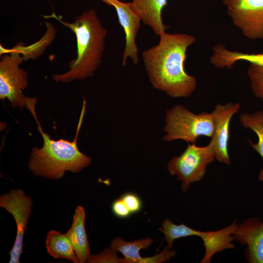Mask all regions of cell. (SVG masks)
Returning <instances> with one entry per match:
<instances>
[{
    "label": "cell",
    "mask_w": 263,
    "mask_h": 263,
    "mask_svg": "<svg viewBox=\"0 0 263 263\" xmlns=\"http://www.w3.org/2000/svg\"><path fill=\"white\" fill-rule=\"evenodd\" d=\"M102 1L106 3L107 5L110 6H113V2L116 0H101Z\"/></svg>",
    "instance_id": "obj_24"
},
{
    "label": "cell",
    "mask_w": 263,
    "mask_h": 263,
    "mask_svg": "<svg viewBox=\"0 0 263 263\" xmlns=\"http://www.w3.org/2000/svg\"><path fill=\"white\" fill-rule=\"evenodd\" d=\"M132 214L139 212L142 207L139 196L133 193H126L120 197Z\"/></svg>",
    "instance_id": "obj_22"
},
{
    "label": "cell",
    "mask_w": 263,
    "mask_h": 263,
    "mask_svg": "<svg viewBox=\"0 0 263 263\" xmlns=\"http://www.w3.org/2000/svg\"><path fill=\"white\" fill-rule=\"evenodd\" d=\"M240 108L239 103L217 104L211 113L213 118L214 129L209 143L212 147L215 159L219 162L226 165L231 163L228 152L230 122L232 117L238 112Z\"/></svg>",
    "instance_id": "obj_10"
},
{
    "label": "cell",
    "mask_w": 263,
    "mask_h": 263,
    "mask_svg": "<svg viewBox=\"0 0 263 263\" xmlns=\"http://www.w3.org/2000/svg\"><path fill=\"white\" fill-rule=\"evenodd\" d=\"M152 243L153 240L150 238L126 242L120 237H116L112 241L110 247L124 256V258H120V263H136L141 258L140 251L148 248Z\"/></svg>",
    "instance_id": "obj_17"
},
{
    "label": "cell",
    "mask_w": 263,
    "mask_h": 263,
    "mask_svg": "<svg viewBox=\"0 0 263 263\" xmlns=\"http://www.w3.org/2000/svg\"><path fill=\"white\" fill-rule=\"evenodd\" d=\"M85 220L84 208L78 206L73 216L71 227L66 233L80 263L87 262L91 255L85 227Z\"/></svg>",
    "instance_id": "obj_14"
},
{
    "label": "cell",
    "mask_w": 263,
    "mask_h": 263,
    "mask_svg": "<svg viewBox=\"0 0 263 263\" xmlns=\"http://www.w3.org/2000/svg\"><path fill=\"white\" fill-rule=\"evenodd\" d=\"M215 159L210 144L198 147L195 143L188 146L179 156L173 157L168 163L169 174L176 175L182 182L181 189L186 191L191 183L201 180L204 177L207 166Z\"/></svg>",
    "instance_id": "obj_6"
},
{
    "label": "cell",
    "mask_w": 263,
    "mask_h": 263,
    "mask_svg": "<svg viewBox=\"0 0 263 263\" xmlns=\"http://www.w3.org/2000/svg\"><path fill=\"white\" fill-rule=\"evenodd\" d=\"M112 209L113 214L120 218H127L132 214L121 198L113 202Z\"/></svg>",
    "instance_id": "obj_23"
},
{
    "label": "cell",
    "mask_w": 263,
    "mask_h": 263,
    "mask_svg": "<svg viewBox=\"0 0 263 263\" xmlns=\"http://www.w3.org/2000/svg\"><path fill=\"white\" fill-rule=\"evenodd\" d=\"M238 224L236 221L222 229L214 231L203 232L191 228L183 224L179 225L173 224L169 218L163 222L159 230L165 236L167 247L170 249L174 241L177 239L189 236L200 237L203 240L205 252L201 263L211 262V259L215 253L226 249L234 247L232 243L234 239L233 234Z\"/></svg>",
    "instance_id": "obj_5"
},
{
    "label": "cell",
    "mask_w": 263,
    "mask_h": 263,
    "mask_svg": "<svg viewBox=\"0 0 263 263\" xmlns=\"http://www.w3.org/2000/svg\"><path fill=\"white\" fill-rule=\"evenodd\" d=\"M57 19L70 28L76 38V58L69 64L68 71L53 76L56 82H69L92 76L101 64L107 30L94 9H88L72 23Z\"/></svg>",
    "instance_id": "obj_3"
},
{
    "label": "cell",
    "mask_w": 263,
    "mask_h": 263,
    "mask_svg": "<svg viewBox=\"0 0 263 263\" xmlns=\"http://www.w3.org/2000/svg\"><path fill=\"white\" fill-rule=\"evenodd\" d=\"M223 3L244 37L252 40L263 38V0H223Z\"/></svg>",
    "instance_id": "obj_8"
},
{
    "label": "cell",
    "mask_w": 263,
    "mask_h": 263,
    "mask_svg": "<svg viewBox=\"0 0 263 263\" xmlns=\"http://www.w3.org/2000/svg\"><path fill=\"white\" fill-rule=\"evenodd\" d=\"M88 263H120L117 252L112 248H107L97 255H90Z\"/></svg>",
    "instance_id": "obj_20"
},
{
    "label": "cell",
    "mask_w": 263,
    "mask_h": 263,
    "mask_svg": "<svg viewBox=\"0 0 263 263\" xmlns=\"http://www.w3.org/2000/svg\"><path fill=\"white\" fill-rule=\"evenodd\" d=\"M116 10L118 19L125 34V45L123 53L122 65H126L131 58L134 65L138 63V48L136 42L137 33L140 28L141 19L134 10L131 2H125L116 0L113 4Z\"/></svg>",
    "instance_id": "obj_11"
},
{
    "label": "cell",
    "mask_w": 263,
    "mask_h": 263,
    "mask_svg": "<svg viewBox=\"0 0 263 263\" xmlns=\"http://www.w3.org/2000/svg\"><path fill=\"white\" fill-rule=\"evenodd\" d=\"M1 56L0 60V98L7 99L12 107H25L26 96L22 91L27 87L28 73L19 67L24 58L15 49Z\"/></svg>",
    "instance_id": "obj_7"
},
{
    "label": "cell",
    "mask_w": 263,
    "mask_h": 263,
    "mask_svg": "<svg viewBox=\"0 0 263 263\" xmlns=\"http://www.w3.org/2000/svg\"><path fill=\"white\" fill-rule=\"evenodd\" d=\"M36 102L35 98L29 97L25 106L34 117L43 140V146L34 148L30 155L29 166L33 173L48 179H59L66 171L77 172L90 165L91 159L79 150L77 144L86 101L83 100L75 139L71 142L63 139L54 140L43 131L36 113Z\"/></svg>",
    "instance_id": "obj_2"
},
{
    "label": "cell",
    "mask_w": 263,
    "mask_h": 263,
    "mask_svg": "<svg viewBox=\"0 0 263 263\" xmlns=\"http://www.w3.org/2000/svg\"><path fill=\"white\" fill-rule=\"evenodd\" d=\"M48 253L55 258L66 259L75 263H79L73 245L66 233L56 230L48 233L45 242Z\"/></svg>",
    "instance_id": "obj_16"
},
{
    "label": "cell",
    "mask_w": 263,
    "mask_h": 263,
    "mask_svg": "<svg viewBox=\"0 0 263 263\" xmlns=\"http://www.w3.org/2000/svg\"><path fill=\"white\" fill-rule=\"evenodd\" d=\"M131 3L142 21L156 35L159 36L166 32L168 26L163 23L162 13L167 5V0H132Z\"/></svg>",
    "instance_id": "obj_13"
},
{
    "label": "cell",
    "mask_w": 263,
    "mask_h": 263,
    "mask_svg": "<svg viewBox=\"0 0 263 263\" xmlns=\"http://www.w3.org/2000/svg\"><path fill=\"white\" fill-rule=\"evenodd\" d=\"M214 129L211 113L195 114L183 105L176 104L166 112L163 139L167 142L180 139L188 143H195L201 136L211 138Z\"/></svg>",
    "instance_id": "obj_4"
},
{
    "label": "cell",
    "mask_w": 263,
    "mask_h": 263,
    "mask_svg": "<svg viewBox=\"0 0 263 263\" xmlns=\"http://www.w3.org/2000/svg\"><path fill=\"white\" fill-rule=\"evenodd\" d=\"M169 249L166 246L160 253L152 257H141L136 263H160L168 261L176 254L174 251Z\"/></svg>",
    "instance_id": "obj_21"
},
{
    "label": "cell",
    "mask_w": 263,
    "mask_h": 263,
    "mask_svg": "<svg viewBox=\"0 0 263 263\" xmlns=\"http://www.w3.org/2000/svg\"><path fill=\"white\" fill-rule=\"evenodd\" d=\"M32 199L20 189H13L0 197V206L13 216L16 226L17 235L10 252V263H19L22 252L23 238L31 211Z\"/></svg>",
    "instance_id": "obj_9"
},
{
    "label": "cell",
    "mask_w": 263,
    "mask_h": 263,
    "mask_svg": "<svg viewBox=\"0 0 263 263\" xmlns=\"http://www.w3.org/2000/svg\"><path fill=\"white\" fill-rule=\"evenodd\" d=\"M247 74L253 94L263 101V67L250 64Z\"/></svg>",
    "instance_id": "obj_19"
},
{
    "label": "cell",
    "mask_w": 263,
    "mask_h": 263,
    "mask_svg": "<svg viewBox=\"0 0 263 263\" xmlns=\"http://www.w3.org/2000/svg\"><path fill=\"white\" fill-rule=\"evenodd\" d=\"M240 122L244 128L252 130L257 134L258 138L257 143H253L250 140L248 142L263 158V111L253 113H244L240 116ZM258 178L263 182V169L260 171Z\"/></svg>",
    "instance_id": "obj_18"
},
{
    "label": "cell",
    "mask_w": 263,
    "mask_h": 263,
    "mask_svg": "<svg viewBox=\"0 0 263 263\" xmlns=\"http://www.w3.org/2000/svg\"><path fill=\"white\" fill-rule=\"evenodd\" d=\"M158 43L144 50L142 58L153 87L172 98L188 97L195 91L197 80L188 74L184 64L188 47L195 38L185 33H164Z\"/></svg>",
    "instance_id": "obj_1"
},
{
    "label": "cell",
    "mask_w": 263,
    "mask_h": 263,
    "mask_svg": "<svg viewBox=\"0 0 263 263\" xmlns=\"http://www.w3.org/2000/svg\"><path fill=\"white\" fill-rule=\"evenodd\" d=\"M233 236L247 245L245 255L249 263H263V221L257 217L246 219L238 224Z\"/></svg>",
    "instance_id": "obj_12"
},
{
    "label": "cell",
    "mask_w": 263,
    "mask_h": 263,
    "mask_svg": "<svg viewBox=\"0 0 263 263\" xmlns=\"http://www.w3.org/2000/svg\"><path fill=\"white\" fill-rule=\"evenodd\" d=\"M212 49L213 53L210 57V62L216 68L230 69L236 61L240 60L263 67V53L247 54L231 51L222 44L215 45Z\"/></svg>",
    "instance_id": "obj_15"
}]
</instances>
